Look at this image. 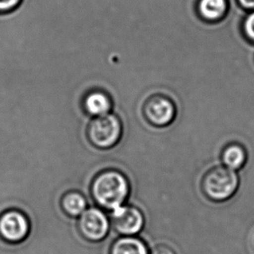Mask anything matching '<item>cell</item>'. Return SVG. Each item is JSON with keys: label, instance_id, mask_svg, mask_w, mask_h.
<instances>
[{"label": "cell", "instance_id": "obj_1", "mask_svg": "<svg viewBox=\"0 0 254 254\" xmlns=\"http://www.w3.org/2000/svg\"><path fill=\"white\" fill-rule=\"evenodd\" d=\"M130 192V180L118 169H106L98 173L91 186V194L95 205L108 212L125 205Z\"/></svg>", "mask_w": 254, "mask_h": 254}, {"label": "cell", "instance_id": "obj_2", "mask_svg": "<svg viewBox=\"0 0 254 254\" xmlns=\"http://www.w3.org/2000/svg\"><path fill=\"white\" fill-rule=\"evenodd\" d=\"M240 180L236 171L225 166H216L202 176L200 187L206 198L213 202L228 200L236 193Z\"/></svg>", "mask_w": 254, "mask_h": 254}, {"label": "cell", "instance_id": "obj_3", "mask_svg": "<svg viewBox=\"0 0 254 254\" xmlns=\"http://www.w3.org/2000/svg\"><path fill=\"white\" fill-rule=\"evenodd\" d=\"M123 125L113 113L92 118L87 128V137L92 145L99 149L113 148L120 141Z\"/></svg>", "mask_w": 254, "mask_h": 254}, {"label": "cell", "instance_id": "obj_4", "mask_svg": "<svg viewBox=\"0 0 254 254\" xmlns=\"http://www.w3.org/2000/svg\"><path fill=\"white\" fill-rule=\"evenodd\" d=\"M142 113L144 120L150 127L165 128L174 122L177 109L175 104L168 97L153 94L145 101Z\"/></svg>", "mask_w": 254, "mask_h": 254}, {"label": "cell", "instance_id": "obj_5", "mask_svg": "<svg viewBox=\"0 0 254 254\" xmlns=\"http://www.w3.org/2000/svg\"><path fill=\"white\" fill-rule=\"evenodd\" d=\"M79 233L85 240L99 242L108 236L111 230L109 216L97 205L89 206L78 218Z\"/></svg>", "mask_w": 254, "mask_h": 254}, {"label": "cell", "instance_id": "obj_6", "mask_svg": "<svg viewBox=\"0 0 254 254\" xmlns=\"http://www.w3.org/2000/svg\"><path fill=\"white\" fill-rule=\"evenodd\" d=\"M111 227L120 236H135L145 226V216L137 206L123 205L108 212Z\"/></svg>", "mask_w": 254, "mask_h": 254}, {"label": "cell", "instance_id": "obj_7", "mask_svg": "<svg viewBox=\"0 0 254 254\" xmlns=\"http://www.w3.org/2000/svg\"><path fill=\"white\" fill-rule=\"evenodd\" d=\"M31 225L25 212L7 209L0 214V237L8 243H19L28 236Z\"/></svg>", "mask_w": 254, "mask_h": 254}, {"label": "cell", "instance_id": "obj_8", "mask_svg": "<svg viewBox=\"0 0 254 254\" xmlns=\"http://www.w3.org/2000/svg\"><path fill=\"white\" fill-rule=\"evenodd\" d=\"M83 107L89 116L96 118L112 113L113 102L106 92L94 89L85 94Z\"/></svg>", "mask_w": 254, "mask_h": 254}, {"label": "cell", "instance_id": "obj_9", "mask_svg": "<svg viewBox=\"0 0 254 254\" xmlns=\"http://www.w3.org/2000/svg\"><path fill=\"white\" fill-rule=\"evenodd\" d=\"M196 11L202 20L216 23L222 20L229 11V0H198Z\"/></svg>", "mask_w": 254, "mask_h": 254}, {"label": "cell", "instance_id": "obj_10", "mask_svg": "<svg viewBox=\"0 0 254 254\" xmlns=\"http://www.w3.org/2000/svg\"><path fill=\"white\" fill-rule=\"evenodd\" d=\"M110 254H149V250L138 237L118 236L112 243Z\"/></svg>", "mask_w": 254, "mask_h": 254}, {"label": "cell", "instance_id": "obj_11", "mask_svg": "<svg viewBox=\"0 0 254 254\" xmlns=\"http://www.w3.org/2000/svg\"><path fill=\"white\" fill-rule=\"evenodd\" d=\"M61 207L64 212L72 218H78L89 207L87 198L79 190H68L61 198Z\"/></svg>", "mask_w": 254, "mask_h": 254}, {"label": "cell", "instance_id": "obj_12", "mask_svg": "<svg viewBox=\"0 0 254 254\" xmlns=\"http://www.w3.org/2000/svg\"><path fill=\"white\" fill-rule=\"evenodd\" d=\"M220 158L223 166L237 171L241 169L247 162V150L240 143L232 142L223 148Z\"/></svg>", "mask_w": 254, "mask_h": 254}, {"label": "cell", "instance_id": "obj_13", "mask_svg": "<svg viewBox=\"0 0 254 254\" xmlns=\"http://www.w3.org/2000/svg\"><path fill=\"white\" fill-rule=\"evenodd\" d=\"M244 37L254 45V11H248L241 23Z\"/></svg>", "mask_w": 254, "mask_h": 254}, {"label": "cell", "instance_id": "obj_14", "mask_svg": "<svg viewBox=\"0 0 254 254\" xmlns=\"http://www.w3.org/2000/svg\"><path fill=\"white\" fill-rule=\"evenodd\" d=\"M21 2L22 0H0V13H8L14 11Z\"/></svg>", "mask_w": 254, "mask_h": 254}, {"label": "cell", "instance_id": "obj_15", "mask_svg": "<svg viewBox=\"0 0 254 254\" xmlns=\"http://www.w3.org/2000/svg\"><path fill=\"white\" fill-rule=\"evenodd\" d=\"M149 254H176L172 247L166 244H157L152 247Z\"/></svg>", "mask_w": 254, "mask_h": 254}, {"label": "cell", "instance_id": "obj_16", "mask_svg": "<svg viewBox=\"0 0 254 254\" xmlns=\"http://www.w3.org/2000/svg\"><path fill=\"white\" fill-rule=\"evenodd\" d=\"M237 4L244 11H254V0H235Z\"/></svg>", "mask_w": 254, "mask_h": 254}, {"label": "cell", "instance_id": "obj_17", "mask_svg": "<svg viewBox=\"0 0 254 254\" xmlns=\"http://www.w3.org/2000/svg\"><path fill=\"white\" fill-rule=\"evenodd\" d=\"M252 246H253V248H254V236H253V238H252Z\"/></svg>", "mask_w": 254, "mask_h": 254}]
</instances>
